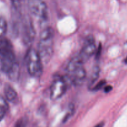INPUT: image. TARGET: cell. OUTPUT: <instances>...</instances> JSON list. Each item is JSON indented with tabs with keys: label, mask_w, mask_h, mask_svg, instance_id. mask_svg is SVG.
<instances>
[{
	"label": "cell",
	"mask_w": 127,
	"mask_h": 127,
	"mask_svg": "<svg viewBox=\"0 0 127 127\" xmlns=\"http://www.w3.org/2000/svg\"><path fill=\"white\" fill-rule=\"evenodd\" d=\"M54 36V31L51 27L44 29L40 34L37 51L43 64L48 62L53 54Z\"/></svg>",
	"instance_id": "obj_1"
},
{
	"label": "cell",
	"mask_w": 127,
	"mask_h": 127,
	"mask_svg": "<svg viewBox=\"0 0 127 127\" xmlns=\"http://www.w3.org/2000/svg\"><path fill=\"white\" fill-rule=\"evenodd\" d=\"M84 63L78 56L72 59L67 68L68 77L76 86L82 85L86 78V71L83 66Z\"/></svg>",
	"instance_id": "obj_2"
},
{
	"label": "cell",
	"mask_w": 127,
	"mask_h": 127,
	"mask_svg": "<svg viewBox=\"0 0 127 127\" xmlns=\"http://www.w3.org/2000/svg\"><path fill=\"white\" fill-rule=\"evenodd\" d=\"M0 56H1V69L8 74L16 62L13 47L10 41L3 37L0 40Z\"/></svg>",
	"instance_id": "obj_3"
},
{
	"label": "cell",
	"mask_w": 127,
	"mask_h": 127,
	"mask_svg": "<svg viewBox=\"0 0 127 127\" xmlns=\"http://www.w3.org/2000/svg\"><path fill=\"white\" fill-rule=\"evenodd\" d=\"M26 66L29 74L34 77H39L43 71V62L37 50L31 48L26 56Z\"/></svg>",
	"instance_id": "obj_4"
},
{
	"label": "cell",
	"mask_w": 127,
	"mask_h": 127,
	"mask_svg": "<svg viewBox=\"0 0 127 127\" xmlns=\"http://www.w3.org/2000/svg\"><path fill=\"white\" fill-rule=\"evenodd\" d=\"M30 13L36 18L45 21L48 18V8L44 0H28Z\"/></svg>",
	"instance_id": "obj_5"
},
{
	"label": "cell",
	"mask_w": 127,
	"mask_h": 127,
	"mask_svg": "<svg viewBox=\"0 0 127 127\" xmlns=\"http://www.w3.org/2000/svg\"><path fill=\"white\" fill-rule=\"evenodd\" d=\"M36 36L34 27L32 21L29 16H26L22 19V37L24 43L29 45L32 42Z\"/></svg>",
	"instance_id": "obj_6"
},
{
	"label": "cell",
	"mask_w": 127,
	"mask_h": 127,
	"mask_svg": "<svg viewBox=\"0 0 127 127\" xmlns=\"http://www.w3.org/2000/svg\"><path fill=\"white\" fill-rule=\"evenodd\" d=\"M96 49H97L94 37L92 36H89L85 39L82 49L77 56L82 61L83 63H84L94 55Z\"/></svg>",
	"instance_id": "obj_7"
},
{
	"label": "cell",
	"mask_w": 127,
	"mask_h": 127,
	"mask_svg": "<svg viewBox=\"0 0 127 127\" xmlns=\"http://www.w3.org/2000/svg\"><path fill=\"white\" fill-rule=\"evenodd\" d=\"M67 90L65 82L62 78L54 79L50 88V96L52 100H57L62 97Z\"/></svg>",
	"instance_id": "obj_8"
},
{
	"label": "cell",
	"mask_w": 127,
	"mask_h": 127,
	"mask_svg": "<svg viewBox=\"0 0 127 127\" xmlns=\"http://www.w3.org/2000/svg\"><path fill=\"white\" fill-rule=\"evenodd\" d=\"M4 95L6 100L12 103H15L18 101V96L15 89L11 85L7 84L4 86Z\"/></svg>",
	"instance_id": "obj_9"
},
{
	"label": "cell",
	"mask_w": 127,
	"mask_h": 127,
	"mask_svg": "<svg viewBox=\"0 0 127 127\" xmlns=\"http://www.w3.org/2000/svg\"><path fill=\"white\" fill-rule=\"evenodd\" d=\"M100 74V68L99 67L96 65V66L94 67L92 70L91 74H90V77H89V87L90 88L94 85L95 82L97 80V79L99 77Z\"/></svg>",
	"instance_id": "obj_10"
},
{
	"label": "cell",
	"mask_w": 127,
	"mask_h": 127,
	"mask_svg": "<svg viewBox=\"0 0 127 127\" xmlns=\"http://www.w3.org/2000/svg\"><path fill=\"white\" fill-rule=\"evenodd\" d=\"M9 79L13 81H16L19 77V65L18 62H16L7 74Z\"/></svg>",
	"instance_id": "obj_11"
},
{
	"label": "cell",
	"mask_w": 127,
	"mask_h": 127,
	"mask_svg": "<svg viewBox=\"0 0 127 127\" xmlns=\"http://www.w3.org/2000/svg\"><path fill=\"white\" fill-rule=\"evenodd\" d=\"M8 110V104L6 100L0 95V121L1 120L6 114Z\"/></svg>",
	"instance_id": "obj_12"
},
{
	"label": "cell",
	"mask_w": 127,
	"mask_h": 127,
	"mask_svg": "<svg viewBox=\"0 0 127 127\" xmlns=\"http://www.w3.org/2000/svg\"><path fill=\"white\" fill-rule=\"evenodd\" d=\"M75 112V106L73 103H70L68 107L67 111L66 112V114L65 115L64 117L63 120H62V123H65L67 122L72 117L73 115L74 114Z\"/></svg>",
	"instance_id": "obj_13"
},
{
	"label": "cell",
	"mask_w": 127,
	"mask_h": 127,
	"mask_svg": "<svg viewBox=\"0 0 127 127\" xmlns=\"http://www.w3.org/2000/svg\"><path fill=\"white\" fill-rule=\"evenodd\" d=\"M7 23L3 18L0 17V40L4 37L7 31Z\"/></svg>",
	"instance_id": "obj_14"
},
{
	"label": "cell",
	"mask_w": 127,
	"mask_h": 127,
	"mask_svg": "<svg viewBox=\"0 0 127 127\" xmlns=\"http://www.w3.org/2000/svg\"><path fill=\"white\" fill-rule=\"evenodd\" d=\"M12 4V9L15 11L21 13L23 0H11Z\"/></svg>",
	"instance_id": "obj_15"
},
{
	"label": "cell",
	"mask_w": 127,
	"mask_h": 127,
	"mask_svg": "<svg viewBox=\"0 0 127 127\" xmlns=\"http://www.w3.org/2000/svg\"><path fill=\"white\" fill-rule=\"evenodd\" d=\"M28 123V119L26 117L19 118L16 123L14 127H26Z\"/></svg>",
	"instance_id": "obj_16"
},
{
	"label": "cell",
	"mask_w": 127,
	"mask_h": 127,
	"mask_svg": "<svg viewBox=\"0 0 127 127\" xmlns=\"http://www.w3.org/2000/svg\"><path fill=\"white\" fill-rule=\"evenodd\" d=\"M106 84V80H102L97 84L94 87H92V90L93 91H98V90H100Z\"/></svg>",
	"instance_id": "obj_17"
},
{
	"label": "cell",
	"mask_w": 127,
	"mask_h": 127,
	"mask_svg": "<svg viewBox=\"0 0 127 127\" xmlns=\"http://www.w3.org/2000/svg\"><path fill=\"white\" fill-rule=\"evenodd\" d=\"M102 44H100L98 48L97 49V50H96V51H95V59H98L99 57H100L101 53H102Z\"/></svg>",
	"instance_id": "obj_18"
},
{
	"label": "cell",
	"mask_w": 127,
	"mask_h": 127,
	"mask_svg": "<svg viewBox=\"0 0 127 127\" xmlns=\"http://www.w3.org/2000/svg\"><path fill=\"white\" fill-rule=\"evenodd\" d=\"M103 89H104L105 92V93H109L110 92L112 91L113 87H112V86H111V85H107V86L105 87Z\"/></svg>",
	"instance_id": "obj_19"
},
{
	"label": "cell",
	"mask_w": 127,
	"mask_h": 127,
	"mask_svg": "<svg viewBox=\"0 0 127 127\" xmlns=\"http://www.w3.org/2000/svg\"><path fill=\"white\" fill-rule=\"evenodd\" d=\"M104 125H105L104 122H100V123H98L97 125H95L94 127H104Z\"/></svg>",
	"instance_id": "obj_20"
},
{
	"label": "cell",
	"mask_w": 127,
	"mask_h": 127,
	"mask_svg": "<svg viewBox=\"0 0 127 127\" xmlns=\"http://www.w3.org/2000/svg\"><path fill=\"white\" fill-rule=\"evenodd\" d=\"M124 62L125 64H127V57H126V58H125V59Z\"/></svg>",
	"instance_id": "obj_21"
}]
</instances>
